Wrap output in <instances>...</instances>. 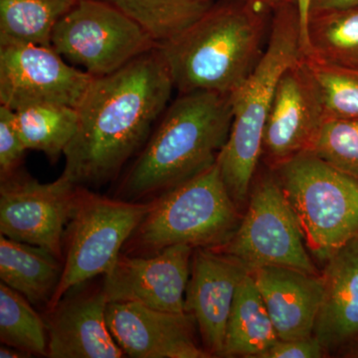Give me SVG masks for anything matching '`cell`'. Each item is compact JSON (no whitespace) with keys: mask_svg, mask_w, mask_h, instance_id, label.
I'll list each match as a JSON object with an SVG mask.
<instances>
[{"mask_svg":"<svg viewBox=\"0 0 358 358\" xmlns=\"http://www.w3.org/2000/svg\"><path fill=\"white\" fill-rule=\"evenodd\" d=\"M278 334L253 275L238 287L226 327L223 357L264 358Z\"/></svg>","mask_w":358,"mask_h":358,"instance_id":"ffe728a7","label":"cell"},{"mask_svg":"<svg viewBox=\"0 0 358 358\" xmlns=\"http://www.w3.org/2000/svg\"><path fill=\"white\" fill-rule=\"evenodd\" d=\"M194 248L174 245L152 255L121 253L107 274L108 301H134L162 312H185V293Z\"/></svg>","mask_w":358,"mask_h":358,"instance_id":"7c38bea8","label":"cell"},{"mask_svg":"<svg viewBox=\"0 0 358 358\" xmlns=\"http://www.w3.org/2000/svg\"><path fill=\"white\" fill-rule=\"evenodd\" d=\"M150 206L152 201L109 199L78 186L66 228L62 277L48 310L71 289L109 272Z\"/></svg>","mask_w":358,"mask_h":358,"instance_id":"52a82bcc","label":"cell"},{"mask_svg":"<svg viewBox=\"0 0 358 358\" xmlns=\"http://www.w3.org/2000/svg\"><path fill=\"white\" fill-rule=\"evenodd\" d=\"M77 192L78 185L64 174L53 182L41 183L16 173L0 186V233L63 260L66 228Z\"/></svg>","mask_w":358,"mask_h":358,"instance_id":"8fae6325","label":"cell"},{"mask_svg":"<svg viewBox=\"0 0 358 358\" xmlns=\"http://www.w3.org/2000/svg\"><path fill=\"white\" fill-rule=\"evenodd\" d=\"M308 152L358 179V120H324Z\"/></svg>","mask_w":358,"mask_h":358,"instance_id":"4316f807","label":"cell"},{"mask_svg":"<svg viewBox=\"0 0 358 358\" xmlns=\"http://www.w3.org/2000/svg\"><path fill=\"white\" fill-rule=\"evenodd\" d=\"M0 357L1 358H23L30 357L29 355L18 350V348H13V346L2 345L0 348Z\"/></svg>","mask_w":358,"mask_h":358,"instance_id":"d6a6232c","label":"cell"},{"mask_svg":"<svg viewBox=\"0 0 358 358\" xmlns=\"http://www.w3.org/2000/svg\"><path fill=\"white\" fill-rule=\"evenodd\" d=\"M14 121L27 150H38L56 162L77 131V108L57 103H35L14 110Z\"/></svg>","mask_w":358,"mask_h":358,"instance_id":"7402d4cb","label":"cell"},{"mask_svg":"<svg viewBox=\"0 0 358 358\" xmlns=\"http://www.w3.org/2000/svg\"><path fill=\"white\" fill-rule=\"evenodd\" d=\"M248 268L218 249L196 248L185 293V312L199 327L210 357H223L226 327L233 301Z\"/></svg>","mask_w":358,"mask_h":358,"instance_id":"5bb4252c","label":"cell"},{"mask_svg":"<svg viewBox=\"0 0 358 358\" xmlns=\"http://www.w3.org/2000/svg\"><path fill=\"white\" fill-rule=\"evenodd\" d=\"M296 6H298L299 15H300L301 49H303V55L306 56L308 50L307 28L310 0H296Z\"/></svg>","mask_w":358,"mask_h":358,"instance_id":"4dcf8cb0","label":"cell"},{"mask_svg":"<svg viewBox=\"0 0 358 358\" xmlns=\"http://www.w3.org/2000/svg\"><path fill=\"white\" fill-rule=\"evenodd\" d=\"M254 6L261 7L266 10L273 13L280 7L289 6V4H296V0H244Z\"/></svg>","mask_w":358,"mask_h":358,"instance_id":"1f68e13d","label":"cell"},{"mask_svg":"<svg viewBox=\"0 0 358 358\" xmlns=\"http://www.w3.org/2000/svg\"><path fill=\"white\" fill-rule=\"evenodd\" d=\"M27 148L21 140L15 121L14 110L0 106V178L1 181L17 173Z\"/></svg>","mask_w":358,"mask_h":358,"instance_id":"83f0119b","label":"cell"},{"mask_svg":"<svg viewBox=\"0 0 358 358\" xmlns=\"http://www.w3.org/2000/svg\"><path fill=\"white\" fill-rule=\"evenodd\" d=\"M60 261L47 250L0 236V279L35 307L49 308L62 277Z\"/></svg>","mask_w":358,"mask_h":358,"instance_id":"d6986e66","label":"cell"},{"mask_svg":"<svg viewBox=\"0 0 358 358\" xmlns=\"http://www.w3.org/2000/svg\"><path fill=\"white\" fill-rule=\"evenodd\" d=\"M353 7H358V0H310V14L317 13V11L353 8Z\"/></svg>","mask_w":358,"mask_h":358,"instance_id":"f546056e","label":"cell"},{"mask_svg":"<svg viewBox=\"0 0 358 358\" xmlns=\"http://www.w3.org/2000/svg\"><path fill=\"white\" fill-rule=\"evenodd\" d=\"M107 322L124 355L134 358L211 357L195 338L187 313L162 312L134 301H110Z\"/></svg>","mask_w":358,"mask_h":358,"instance_id":"9a60e30c","label":"cell"},{"mask_svg":"<svg viewBox=\"0 0 358 358\" xmlns=\"http://www.w3.org/2000/svg\"><path fill=\"white\" fill-rule=\"evenodd\" d=\"M251 274L279 339L294 341L315 336V322L324 296L322 275L277 266L259 268Z\"/></svg>","mask_w":358,"mask_h":358,"instance_id":"e0dca14e","label":"cell"},{"mask_svg":"<svg viewBox=\"0 0 358 358\" xmlns=\"http://www.w3.org/2000/svg\"><path fill=\"white\" fill-rule=\"evenodd\" d=\"M324 296L313 336L326 352L348 350L358 343V237L324 263Z\"/></svg>","mask_w":358,"mask_h":358,"instance_id":"ac0fdd59","label":"cell"},{"mask_svg":"<svg viewBox=\"0 0 358 358\" xmlns=\"http://www.w3.org/2000/svg\"><path fill=\"white\" fill-rule=\"evenodd\" d=\"M272 13L270 37L262 57L230 95L232 126L216 162L228 192L239 208L248 201L262 157L264 128L280 78L303 56L298 6L289 4Z\"/></svg>","mask_w":358,"mask_h":358,"instance_id":"277c9868","label":"cell"},{"mask_svg":"<svg viewBox=\"0 0 358 358\" xmlns=\"http://www.w3.org/2000/svg\"><path fill=\"white\" fill-rule=\"evenodd\" d=\"M78 0H0V39L51 47L54 27Z\"/></svg>","mask_w":358,"mask_h":358,"instance_id":"cb8c5ba5","label":"cell"},{"mask_svg":"<svg viewBox=\"0 0 358 358\" xmlns=\"http://www.w3.org/2000/svg\"><path fill=\"white\" fill-rule=\"evenodd\" d=\"M157 46L136 21L105 0H78L51 36L59 55L95 78L112 74Z\"/></svg>","mask_w":358,"mask_h":358,"instance_id":"ba28073f","label":"cell"},{"mask_svg":"<svg viewBox=\"0 0 358 358\" xmlns=\"http://www.w3.org/2000/svg\"><path fill=\"white\" fill-rule=\"evenodd\" d=\"M25 296L0 284V341L29 355L47 357L46 322Z\"/></svg>","mask_w":358,"mask_h":358,"instance_id":"d4e9b609","label":"cell"},{"mask_svg":"<svg viewBox=\"0 0 358 358\" xmlns=\"http://www.w3.org/2000/svg\"><path fill=\"white\" fill-rule=\"evenodd\" d=\"M324 346L315 336L294 341L278 339L264 358H320L324 357Z\"/></svg>","mask_w":358,"mask_h":358,"instance_id":"f1b7e54d","label":"cell"},{"mask_svg":"<svg viewBox=\"0 0 358 358\" xmlns=\"http://www.w3.org/2000/svg\"><path fill=\"white\" fill-rule=\"evenodd\" d=\"M326 120L305 55L285 71L264 128L262 157L272 169L310 150Z\"/></svg>","mask_w":358,"mask_h":358,"instance_id":"4fadbf2b","label":"cell"},{"mask_svg":"<svg viewBox=\"0 0 358 358\" xmlns=\"http://www.w3.org/2000/svg\"><path fill=\"white\" fill-rule=\"evenodd\" d=\"M93 79L52 47L0 39V105L9 109L35 103L78 108Z\"/></svg>","mask_w":358,"mask_h":358,"instance_id":"30bf717a","label":"cell"},{"mask_svg":"<svg viewBox=\"0 0 358 358\" xmlns=\"http://www.w3.org/2000/svg\"><path fill=\"white\" fill-rule=\"evenodd\" d=\"M326 119L358 120V69L306 57Z\"/></svg>","mask_w":358,"mask_h":358,"instance_id":"484cf974","label":"cell"},{"mask_svg":"<svg viewBox=\"0 0 358 358\" xmlns=\"http://www.w3.org/2000/svg\"><path fill=\"white\" fill-rule=\"evenodd\" d=\"M136 21L157 45L176 38L217 0H105Z\"/></svg>","mask_w":358,"mask_h":358,"instance_id":"603a6c76","label":"cell"},{"mask_svg":"<svg viewBox=\"0 0 358 358\" xmlns=\"http://www.w3.org/2000/svg\"><path fill=\"white\" fill-rule=\"evenodd\" d=\"M270 13L244 0H217L176 38L159 45L174 88L231 95L262 57Z\"/></svg>","mask_w":358,"mask_h":358,"instance_id":"3957f363","label":"cell"},{"mask_svg":"<svg viewBox=\"0 0 358 358\" xmlns=\"http://www.w3.org/2000/svg\"><path fill=\"white\" fill-rule=\"evenodd\" d=\"M232 120L230 95L207 91L181 94L167 108L124 176L119 199H155L215 164Z\"/></svg>","mask_w":358,"mask_h":358,"instance_id":"7a4b0ae2","label":"cell"},{"mask_svg":"<svg viewBox=\"0 0 358 358\" xmlns=\"http://www.w3.org/2000/svg\"><path fill=\"white\" fill-rule=\"evenodd\" d=\"M218 250L243 264L250 273L277 266L319 275L274 173L262 174L252 185L244 217L229 241Z\"/></svg>","mask_w":358,"mask_h":358,"instance_id":"9c48e42d","label":"cell"},{"mask_svg":"<svg viewBox=\"0 0 358 358\" xmlns=\"http://www.w3.org/2000/svg\"><path fill=\"white\" fill-rule=\"evenodd\" d=\"M345 355H348V357H358V343L357 345L352 346L346 350Z\"/></svg>","mask_w":358,"mask_h":358,"instance_id":"836d02e7","label":"cell"},{"mask_svg":"<svg viewBox=\"0 0 358 358\" xmlns=\"http://www.w3.org/2000/svg\"><path fill=\"white\" fill-rule=\"evenodd\" d=\"M173 89L159 46L112 74L94 77L77 108V131L66 148L62 174L82 187L115 178L147 143Z\"/></svg>","mask_w":358,"mask_h":358,"instance_id":"6da1fadb","label":"cell"},{"mask_svg":"<svg viewBox=\"0 0 358 358\" xmlns=\"http://www.w3.org/2000/svg\"><path fill=\"white\" fill-rule=\"evenodd\" d=\"M305 238L308 251L326 263L358 237V179L303 152L273 169Z\"/></svg>","mask_w":358,"mask_h":358,"instance_id":"8992f818","label":"cell"},{"mask_svg":"<svg viewBox=\"0 0 358 358\" xmlns=\"http://www.w3.org/2000/svg\"><path fill=\"white\" fill-rule=\"evenodd\" d=\"M217 164L162 193L129 237L128 255H152L174 245L218 249L241 222Z\"/></svg>","mask_w":358,"mask_h":358,"instance_id":"5b68a950","label":"cell"},{"mask_svg":"<svg viewBox=\"0 0 358 358\" xmlns=\"http://www.w3.org/2000/svg\"><path fill=\"white\" fill-rule=\"evenodd\" d=\"M306 57L358 69V7L312 13Z\"/></svg>","mask_w":358,"mask_h":358,"instance_id":"44dd1931","label":"cell"},{"mask_svg":"<svg viewBox=\"0 0 358 358\" xmlns=\"http://www.w3.org/2000/svg\"><path fill=\"white\" fill-rule=\"evenodd\" d=\"M69 293V292H68ZM63 296L46 320L51 358H121L107 322L109 301L100 289Z\"/></svg>","mask_w":358,"mask_h":358,"instance_id":"2e32d148","label":"cell"}]
</instances>
